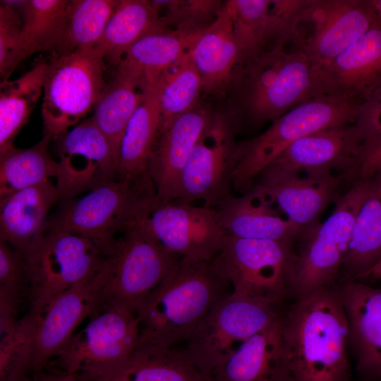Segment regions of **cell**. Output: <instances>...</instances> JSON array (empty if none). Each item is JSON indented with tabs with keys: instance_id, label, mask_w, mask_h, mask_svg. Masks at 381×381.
<instances>
[{
	"instance_id": "19",
	"label": "cell",
	"mask_w": 381,
	"mask_h": 381,
	"mask_svg": "<svg viewBox=\"0 0 381 381\" xmlns=\"http://www.w3.org/2000/svg\"><path fill=\"white\" fill-rule=\"evenodd\" d=\"M362 142L355 123L325 128L294 142L260 175L282 176L337 169L353 174L354 155Z\"/></svg>"
},
{
	"instance_id": "47",
	"label": "cell",
	"mask_w": 381,
	"mask_h": 381,
	"mask_svg": "<svg viewBox=\"0 0 381 381\" xmlns=\"http://www.w3.org/2000/svg\"><path fill=\"white\" fill-rule=\"evenodd\" d=\"M374 5L376 18L381 22V0H372Z\"/></svg>"
},
{
	"instance_id": "34",
	"label": "cell",
	"mask_w": 381,
	"mask_h": 381,
	"mask_svg": "<svg viewBox=\"0 0 381 381\" xmlns=\"http://www.w3.org/2000/svg\"><path fill=\"white\" fill-rule=\"evenodd\" d=\"M159 116L158 135L176 117L196 106L202 92L190 51L166 68L155 82Z\"/></svg>"
},
{
	"instance_id": "1",
	"label": "cell",
	"mask_w": 381,
	"mask_h": 381,
	"mask_svg": "<svg viewBox=\"0 0 381 381\" xmlns=\"http://www.w3.org/2000/svg\"><path fill=\"white\" fill-rule=\"evenodd\" d=\"M289 381H351L349 325L337 285L295 298L281 318Z\"/></svg>"
},
{
	"instance_id": "32",
	"label": "cell",
	"mask_w": 381,
	"mask_h": 381,
	"mask_svg": "<svg viewBox=\"0 0 381 381\" xmlns=\"http://www.w3.org/2000/svg\"><path fill=\"white\" fill-rule=\"evenodd\" d=\"M47 62L42 56L15 80L0 85V152L14 146V140L28 121L43 92Z\"/></svg>"
},
{
	"instance_id": "10",
	"label": "cell",
	"mask_w": 381,
	"mask_h": 381,
	"mask_svg": "<svg viewBox=\"0 0 381 381\" xmlns=\"http://www.w3.org/2000/svg\"><path fill=\"white\" fill-rule=\"evenodd\" d=\"M283 310L280 303L231 291L200 321L185 350L193 363L210 377L245 341L277 320Z\"/></svg>"
},
{
	"instance_id": "23",
	"label": "cell",
	"mask_w": 381,
	"mask_h": 381,
	"mask_svg": "<svg viewBox=\"0 0 381 381\" xmlns=\"http://www.w3.org/2000/svg\"><path fill=\"white\" fill-rule=\"evenodd\" d=\"M214 210L222 229L230 236L291 242L304 236L303 231L256 185L241 195H231Z\"/></svg>"
},
{
	"instance_id": "44",
	"label": "cell",
	"mask_w": 381,
	"mask_h": 381,
	"mask_svg": "<svg viewBox=\"0 0 381 381\" xmlns=\"http://www.w3.org/2000/svg\"><path fill=\"white\" fill-rule=\"evenodd\" d=\"M355 125L363 141L381 133V87L360 104Z\"/></svg>"
},
{
	"instance_id": "6",
	"label": "cell",
	"mask_w": 381,
	"mask_h": 381,
	"mask_svg": "<svg viewBox=\"0 0 381 381\" xmlns=\"http://www.w3.org/2000/svg\"><path fill=\"white\" fill-rule=\"evenodd\" d=\"M155 196L147 173L135 179H116L79 199L68 200L48 219L47 229L83 236L107 257L113 253L119 237L140 219Z\"/></svg>"
},
{
	"instance_id": "27",
	"label": "cell",
	"mask_w": 381,
	"mask_h": 381,
	"mask_svg": "<svg viewBox=\"0 0 381 381\" xmlns=\"http://www.w3.org/2000/svg\"><path fill=\"white\" fill-rule=\"evenodd\" d=\"M147 84L139 71L120 63L94 107L92 118L116 157L124 130L143 98Z\"/></svg>"
},
{
	"instance_id": "15",
	"label": "cell",
	"mask_w": 381,
	"mask_h": 381,
	"mask_svg": "<svg viewBox=\"0 0 381 381\" xmlns=\"http://www.w3.org/2000/svg\"><path fill=\"white\" fill-rule=\"evenodd\" d=\"M237 128L234 118L214 115L188 160L175 201L192 204L201 200L214 209L232 195Z\"/></svg>"
},
{
	"instance_id": "11",
	"label": "cell",
	"mask_w": 381,
	"mask_h": 381,
	"mask_svg": "<svg viewBox=\"0 0 381 381\" xmlns=\"http://www.w3.org/2000/svg\"><path fill=\"white\" fill-rule=\"evenodd\" d=\"M104 61L94 50L54 55L43 87L44 135L59 139L95 107L107 84Z\"/></svg>"
},
{
	"instance_id": "21",
	"label": "cell",
	"mask_w": 381,
	"mask_h": 381,
	"mask_svg": "<svg viewBox=\"0 0 381 381\" xmlns=\"http://www.w3.org/2000/svg\"><path fill=\"white\" fill-rule=\"evenodd\" d=\"M322 95L363 102L381 87V22L370 28L318 75Z\"/></svg>"
},
{
	"instance_id": "45",
	"label": "cell",
	"mask_w": 381,
	"mask_h": 381,
	"mask_svg": "<svg viewBox=\"0 0 381 381\" xmlns=\"http://www.w3.org/2000/svg\"><path fill=\"white\" fill-rule=\"evenodd\" d=\"M35 381H79V380L77 375L59 370V372L42 373Z\"/></svg>"
},
{
	"instance_id": "36",
	"label": "cell",
	"mask_w": 381,
	"mask_h": 381,
	"mask_svg": "<svg viewBox=\"0 0 381 381\" xmlns=\"http://www.w3.org/2000/svg\"><path fill=\"white\" fill-rule=\"evenodd\" d=\"M68 3V0L20 1L26 58L39 52L58 50L64 38Z\"/></svg>"
},
{
	"instance_id": "41",
	"label": "cell",
	"mask_w": 381,
	"mask_h": 381,
	"mask_svg": "<svg viewBox=\"0 0 381 381\" xmlns=\"http://www.w3.org/2000/svg\"><path fill=\"white\" fill-rule=\"evenodd\" d=\"M307 0H271L265 33L266 49L291 44L299 50L301 39L298 26Z\"/></svg>"
},
{
	"instance_id": "13",
	"label": "cell",
	"mask_w": 381,
	"mask_h": 381,
	"mask_svg": "<svg viewBox=\"0 0 381 381\" xmlns=\"http://www.w3.org/2000/svg\"><path fill=\"white\" fill-rule=\"evenodd\" d=\"M140 336L136 314L121 308H104L90 317L54 359L61 370L78 377L117 368L134 353Z\"/></svg>"
},
{
	"instance_id": "2",
	"label": "cell",
	"mask_w": 381,
	"mask_h": 381,
	"mask_svg": "<svg viewBox=\"0 0 381 381\" xmlns=\"http://www.w3.org/2000/svg\"><path fill=\"white\" fill-rule=\"evenodd\" d=\"M229 284L211 262L180 258L139 306L140 336L134 353L158 354L187 341Z\"/></svg>"
},
{
	"instance_id": "31",
	"label": "cell",
	"mask_w": 381,
	"mask_h": 381,
	"mask_svg": "<svg viewBox=\"0 0 381 381\" xmlns=\"http://www.w3.org/2000/svg\"><path fill=\"white\" fill-rule=\"evenodd\" d=\"M79 381H210L191 361L185 349L158 354L134 353L124 364Z\"/></svg>"
},
{
	"instance_id": "18",
	"label": "cell",
	"mask_w": 381,
	"mask_h": 381,
	"mask_svg": "<svg viewBox=\"0 0 381 381\" xmlns=\"http://www.w3.org/2000/svg\"><path fill=\"white\" fill-rule=\"evenodd\" d=\"M213 116L207 109L197 104L176 117L158 135L147 172L159 202L166 203L178 199L188 160Z\"/></svg>"
},
{
	"instance_id": "4",
	"label": "cell",
	"mask_w": 381,
	"mask_h": 381,
	"mask_svg": "<svg viewBox=\"0 0 381 381\" xmlns=\"http://www.w3.org/2000/svg\"><path fill=\"white\" fill-rule=\"evenodd\" d=\"M231 86L239 118L254 128L322 95L318 78L304 53L286 51L281 45L267 48L241 64Z\"/></svg>"
},
{
	"instance_id": "14",
	"label": "cell",
	"mask_w": 381,
	"mask_h": 381,
	"mask_svg": "<svg viewBox=\"0 0 381 381\" xmlns=\"http://www.w3.org/2000/svg\"><path fill=\"white\" fill-rule=\"evenodd\" d=\"M372 0H307L301 13V51L318 77L362 37L375 19Z\"/></svg>"
},
{
	"instance_id": "42",
	"label": "cell",
	"mask_w": 381,
	"mask_h": 381,
	"mask_svg": "<svg viewBox=\"0 0 381 381\" xmlns=\"http://www.w3.org/2000/svg\"><path fill=\"white\" fill-rule=\"evenodd\" d=\"M30 279L27 264L22 255L0 240V301L20 306L28 299Z\"/></svg>"
},
{
	"instance_id": "38",
	"label": "cell",
	"mask_w": 381,
	"mask_h": 381,
	"mask_svg": "<svg viewBox=\"0 0 381 381\" xmlns=\"http://www.w3.org/2000/svg\"><path fill=\"white\" fill-rule=\"evenodd\" d=\"M271 0L225 1L241 61H248L266 49L265 33Z\"/></svg>"
},
{
	"instance_id": "46",
	"label": "cell",
	"mask_w": 381,
	"mask_h": 381,
	"mask_svg": "<svg viewBox=\"0 0 381 381\" xmlns=\"http://www.w3.org/2000/svg\"><path fill=\"white\" fill-rule=\"evenodd\" d=\"M365 277H370L373 279H381V256Z\"/></svg>"
},
{
	"instance_id": "33",
	"label": "cell",
	"mask_w": 381,
	"mask_h": 381,
	"mask_svg": "<svg viewBox=\"0 0 381 381\" xmlns=\"http://www.w3.org/2000/svg\"><path fill=\"white\" fill-rule=\"evenodd\" d=\"M205 29L164 28L154 31L133 44L121 63L139 71L147 83H155L166 68L190 50Z\"/></svg>"
},
{
	"instance_id": "24",
	"label": "cell",
	"mask_w": 381,
	"mask_h": 381,
	"mask_svg": "<svg viewBox=\"0 0 381 381\" xmlns=\"http://www.w3.org/2000/svg\"><path fill=\"white\" fill-rule=\"evenodd\" d=\"M59 199L50 180L0 199V240L26 255L44 236L48 212Z\"/></svg>"
},
{
	"instance_id": "3",
	"label": "cell",
	"mask_w": 381,
	"mask_h": 381,
	"mask_svg": "<svg viewBox=\"0 0 381 381\" xmlns=\"http://www.w3.org/2000/svg\"><path fill=\"white\" fill-rule=\"evenodd\" d=\"M107 269L105 258L87 278L53 298L36 314L20 318L18 346L0 369V381L36 379L60 354L80 325L99 310Z\"/></svg>"
},
{
	"instance_id": "22",
	"label": "cell",
	"mask_w": 381,
	"mask_h": 381,
	"mask_svg": "<svg viewBox=\"0 0 381 381\" xmlns=\"http://www.w3.org/2000/svg\"><path fill=\"white\" fill-rule=\"evenodd\" d=\"M254 185L262 190L304 235L335 195L340 179L332 171L292 175H260Z\"/></svg>"
},
{
	"instance_id": "12",
	"label": "cell",
	"mask_w": 381,
	"mask_h": 381,
	"mask_svg": "<svg viewBox=\"0 0 381 381\" xmlns=\"http://www.w3.org/2000/svg\"><path fill=\"white\" fill-rule=\"evenodd\" d=\"M23 257L29 273L30 305L26 314L30 315L90 276L106 258L86 237L52 229H47L39 242Z\"/></svg>"
},
{
	"instance_id": "40",
	"label": "cell",
	"mask_w": 381,
	"mask_h": 381,
	"mask_svg": "<svg viewBox=\"0 0 381 381\" xmlns=\"http://www.w3.org/2000/svg\"><path fill=\"white\" fill-rule=\"evenodd\" d=\"M20 1H1L0 73L1 82L8 80L16 66L26 59L23 38Z\"/></svg>"
},
{
	"instance_id": "26",
	"label": "cell",
	"mask_w": 381,
	"mask_h": 381,
	"mask_svg": "<svg viewBox=\"0 0 381 381\" xmlns=\"http://www.w3.org/2000/svg\"><path fill=\"white\" fill-rule=\"evenodd\" d=\"M190 54L200 74L202 92L217 96L224 95L231 86L242 63L225 3L214 21L195 41Z\"/></svg>"
},
{
	"instance_id": "43",
	"label": "cell",
	"mask_w": 381,
	"mask_h": 381,
	"mask_svg": "<svg viewBox=\"0 0 381 381\" xmlns=\"http://www.w3.org/2000/svg\"><path fill=\"white\" fill-rule=\"evenodd\" d=\"M381 171V133L364 140L358 147L353 159V174L357 179H369Z\"/></svg>"
},
{
	"instance_id": "16",
	"label": "cell",
	"mask_w": 381,
	"mask_h": 381,
	"mask_svg": "<svg viewBox=\"0 0 381 381\" xmlns=\"http://www.w3.org/2000/svg\"><path fill=\"white\" fill-rule=\"evenodd\" d=\"M140 221L169 251L195 262H210L226 236L214 209L156 196Z\"/></svg>"
},
{
	"instance_id": "39",
	"label": "cell",
	"mask_w": 381,
	"mask_h": 381,
	"mask_svg": "<svg viewBox=\"0 0 381 381\" xmlns=\"http://www.w3.org/2000/svg\"><path fill=\"white\" fill-rule=\"evenodd\" d=\"M166 28H207L224 6L220 1H152Z\"/></svg>"
},
{
	"instance_id": "9",
	"label": "cell",
	"mask_w": 381,
	"mask_h": 381,
	"mask_svg": "<svg viewBox=\"0 0 381 381\" xmlns=\"http://www.w3.org/2000/svg\"><path fill=\"white\" fill-rule=\"evenodd\" d=\"M107 258L100 309L121 308L136 314L180 257L166 249L139 219L121 234Z\"/></svg>"
},
{
	"instance_id": "30",
	"label": "cell",
	"mask_w": 381,
	"mask_h": 381,
	"mask_svg": "<svg viewBox=\"0 0 381 381\" xmlns=\"http://www.w3.org/2000/svg\"><path fill=\"white\" fill-rule=\"evenodd\" d=\"M164 28L152 1L119 0L94 52L118 66L139 40Z\"/></svg>"
},
{
	"instance_id": "37",
	"label": "cell",
	"mask_w": 381,
	"mask_h": 381,
	"mask_svg": "<svg viewBox=\"0 0 381 381\" xmlns=\"http://www.w3.org/2000/svg\"><path fill=\"white\" fill-rule=\"evenodd\" d=\"M119 0L69 1L62 42L56 55L94 50Z\"/></svg>"
},
{
	"instance_id": "28",
	"label": "cell",
	"mask_w": 381,
	"mask_h": 381,
	"mask_svg": "<svg viewBox=\"0 0 381 381\" xmlns=\"http://www.w3.org/2000/svg\"><path fill=\"white\" fill-rule=\"evenodd\" d=\"M381 256V171L372 176L369 192L353 224L339 277L342 282L365 278Z\"/></svg>"
},
{
	"instance_id": "25",
	"label": "cell",
	"mask_w": 381,
	"mask_h": 381,
	"mask_svg": "<svg viewBox=\"0 0 381 381\" xmlns=\"http://www.w3.org/2000/svg\"><path fill=\"white\" fill-rule=\"evenodd\" d=\"M281 318L222 361L210 374V381H289Z\"/></svg>"
},
{
	"instance_id": "29",
	"label": "cell",
	"mask_w": 381,
	"mask_h": 381,
	"mask_svg": "<svg viewBox=\"0 0 381 381\" xmlns=\"http://www.w3.org/2000/svg\"><path fill=\"white\" fill-rule=\"evenodd\" d=\"M159 128L155 83H147L143 98L130 119L120 141L117 157L119 179H135L147 173Z\"/></svg>"
},
{
	"instance_id": "20",
	"label": "cell",
	"mask_w": 381,
	"mask_h": 381,
	"mask_svg": "<svg viewBox=\"0 0 381 381\" xmlns=\"http://www.w3.org/2000/svg\"><path fill=\"white\" fill-rule=\"evenodd\" d=\"M337 286L356 372L362 381H381V289L356 280Z\"/></svg>"
},
{
	"instance_id": "8",
	"label": "cell",
	"mask_w": 381,
	"mask_h": 381,
	"mask_svg": "<svg viewBox=\"0 0 381 381\" xmlns=\"http://www.w3.org/2000/svg\"><path fill=\"white\" fill-rule=\"evenodd\" d=\"M371 183L372 177L357 179L349 190L337 200L327 219L301 238L292 283L294 299L336 285L349 249L357 213Z\"/></svg>"
},
{
	"instance_id": "5",
	"label": "cell",
	"mask_w": 381,
	"mask_h": 381,
	"mask_svg": "<svg viewBox=\"0 0 381 381\" xmlns=\"http://www.w3.org/2000/svg\"><path fill=\"white\" fill-rule=\"evenodd\" d=\"M362 102L321 95L308 100L272 121L258 135L237 143L232 187L243 193L260 174L288 146L319 131L355 123Z\"/></svg>"
},
{
	"instance_id": "17",
	"label": "cell",
	"mask_w": 381,
	"mask_h": 381,
	"mask_svg": "<svg viewBox=\"0 0 381 381\" xmlns=\"http://www.w3.org/2000/svg\"><path fill=\"white\" fill-rule=\"evenodd\" d=\"M56 186L70 199L119 179L117 157L92 116L60 138Z\"/></svg>"
},
{
	"instance_id": "7",
	"label": "cell",
	"mask_w": 381,
	"mask_h": 381,
	"mask_svg": "<svg viewBox=\"0 0 381 381\" xmlns=\"http://www.w3.org/2000/svg\"><path fill=\"white\" fill-rule=\"evenodd\" d=\"M296 260L294 242L226 234L210 262L232 291L282 304L292 296Z\"/></svg>"
},
{
	"instance_id": "35",
	"label": "cell",
	"mask_w": 381,
	"mask_h": 381,
	"mask_svg": "<svg viewBox=\"0 0 381 381\" xmlns=\"http://www.w3.org/2000/svg\"><path fill=\"white\" fill-rule=\"evenodd\" d=\"M51 140L44 135L30 147L13 146L0 152V199L56 177L58 163L49 152Z\"/></svg>"
}]
</instances>
